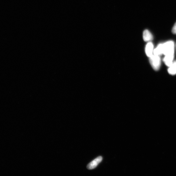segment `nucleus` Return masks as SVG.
Returning a JSON list of instances; mask_svg holds the SVG:
<instances>
[{"instance_id": "obj_1", "label": "nucleus", "mask_w": 176, "mask_h": 176, "mask_svg": "<svg viewBox=\"0 0 176 176\" xmlns=\"http://www.w3.org/2000/svg\"><path fill=\"white\" fill-rule=\"evenodd\" d=\"M163 54H174V43L173 41H169L163 44Z\"/></svg>"}, {"instance_id": "obj_9", "label": "nucleus", "mask_w": 176, "mask_h": 176, "mask_svg": "<svg viewBox=\"0 0 176 176\" xmlns=\"http://www.w3.org/2000/svg\"><path fill=\"white\" fill-rule=\"evenodd\" d=\"M172 32L173 34H176V22L175 24L174 27H172Z\"/></svg>"}, {"instance_id": "obj_6", "label": "nucleus", "mask_w": 176, "mask_h": 176, "mask_svg": "<svg viewBox=\"0 0 176 176\" xmlns=\"http://www.w3.org/2000/svg\"><path fill=\"white\" fill-rule=\"evenodd\" d=\"M143 38L144 41L147 42H149L153 39L152 34L148 30H144L143 33Z\"/></svg>"}, {"instance_id": "obj_5", "label": "nucleus", "mask_w": 176, "mask_h": 176, "mask_svg": "<svg viewBox=\"0 0 176 176\" xmlns=\"http://www.w3.org/2000/svg\"><path fill=\"white\" fill-rule=\"evenodd\" d=\"M174 54L167 55L165 56L163 61L167 66L169 67L173 63Z\"/></svg>"}, {"instance_id": "obj_3", "label": "nucleus", "mask_w": 176, "mask_h": 176, "mask_svg": "<svg viewBox=\"0 0 176 176\" xmlns=\"http://www.w3.org/2000/svg\"><path fill=\"white\" fill-rule=\"evenodd\" d=\"M102 160V157L99 156L93 160L87 165V168L89 170H92L95 168Z\"/></svg>"}, {"instance_id": "obj_2", "label": "nucleus", "mask_w": 176, "mask_h": 176, "mask_svg": "<svg viewBox=\"0 0 176 176\" xmlns=\"http://www.w3.org/2000/svg\"><path fill=\"white\" fill-rule=\"evenodd\" d=\"M149 61L152 67L155 71L160 69L161 65V59L160 56L153 54L149 57Z\"/></svg>"}, {"instance_id": "obj_4", "label": "nucleus", "mask_w": 176, "mask_h": 176, "mask_svg": "<svg viewBox=\"0 0 176 176\" xmlns=\"http://www.w3.org/2000/svg\"><path fill=\"white\" fill-rule=\"evenodd\" d=\"M154 45L152 43L149 41L146 45L145 52L148 57H150L153 54Z\"/></svg>"}, {"instance_id": "obj_8", "label": "nucleus", "mask_w": 176, "mask_h": 176, "mask_svg": "<svg viewBox=\"0 0 176 176\" xmlns=\"http://www.w3.org/2000/svg\"><path fill=\"white\" fill-rule=\"evenodd\" d=\"M168 72L171 75H174L176 74V61L173 62V63L169 67Z\"/></svg>"}, {"instance_id": "obj_7", "label": "nucleus", "mask_w": 176, "mask_h": 176, "mask_svg": "<svg viewBox=\"0 0 176 176\" xmlns=\"http://www.w3.org/2000/svg\"><path fill=\"white\" fill-rule=\"evenodd\" d=\"M163 54V44H160L154 50L153 54L160 56Z\"/></svg>"}]
</instances>
